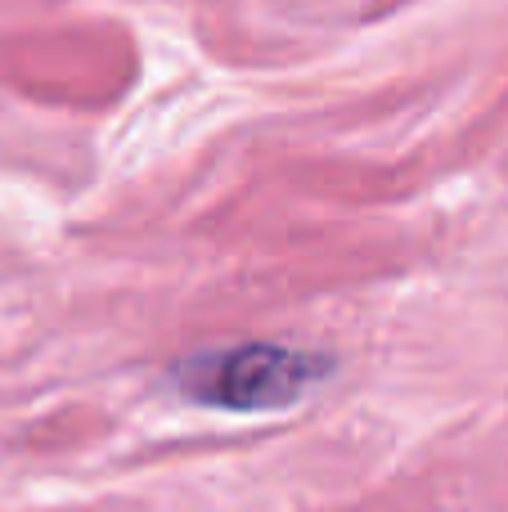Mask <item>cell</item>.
Instances as JSON below:
<instances>
[{
    "label": "cell",
    "mask_w": 508,
    "mask_h": 512,
    "mask_svg": "<svg viewBox=\"0 0 508 512\" xmlns=\"http://www.w3.org/2000/svg\"><path fill=\"white\" fill-rule=\"evenodd\" d=\"M324 373L320 355H306L297 346L252 342L239 351H216L189 364L185 391L203 405L230 409V414H261V409H284L315 387Z\"/></svg>",
    "instance_id": "cell-1"
}]
</instances>
